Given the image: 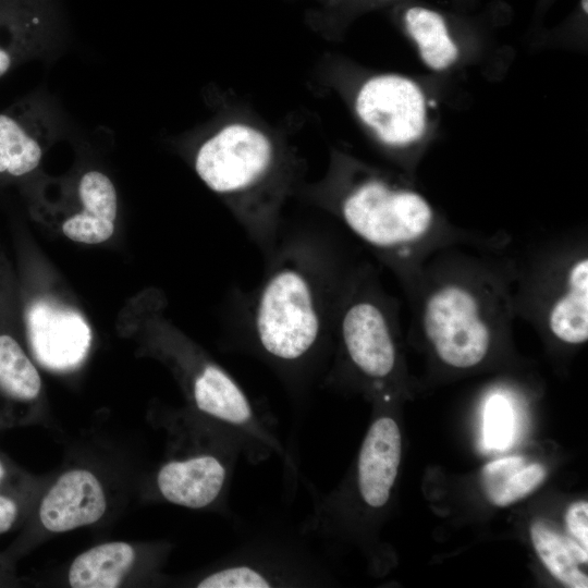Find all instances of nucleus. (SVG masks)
I'll use <instances>...</instances> for the list:
<instances>
[{
  "instance_id": "nucleus-1",
  "label": "nucleus",
  "mask_w": 588,
  "mask_h": 588,
  "mask_svg": "<svg viewBox=\"0 0 588 588\" xmlns=\"http://www.w3.org/2000/svg\"><path fill=\"white\" fill-rule=\"evenodd\" d=\"M360 258L334 231H284L259 283L231 294V345L297 399L322 382L345 283Z\"/></svg>"
},
{
  "instance_id": "nucleus-12",
  "label": "nucleus",
  "mask_w": 588,
  "mask_h": 588,
  "mask_svg": "<svg viewBox=\"0 0 588 588\" xmlns=\"http://www.w3.org/2000/svg\"><path fill=\"white\" fill-rule=\"evenodd\" d=\"M106 510L98 479L88 470L63 474L44 498L39 517L50 531L62 532L97 522Z\"/></svg>"
},
{
  "instance_id": "nucleus-18",
  "label": "nucleus",
  "mask_w": 588,
  "mask_h": 588,
  "mask_svg": "<svg viewBox=\"0 0 588 588\" xmlns=\"http://www.w3.org/2000/svg\"><path fill=\"white\" fill-rule=\"evenodd\" d=\"M40 377L17 342L0 335V388L19 400H33L40 391Z\"/></svg>"
},
{
  "instance_id": "nucleus-9",
  "label": "nucleus",
  "mask_w": 588,
  "mask_h": 588,
  "mask_svg": "<svg viewBox=\"0 0 588 588\" xmlns=\"http://www.w3.org/2000/svg\"><path fill=\"white\" fill-rule=\"evenodd\" d=\"M241 456L243 448L233 440L211 452L171 460L157 474L159 492L167 501L188 509L222 504Z\"/></svg>"
},
{
  "instance_id": "nucleus-17",
  "label": "nucleus",
  "mask_w": 588,
  "mask_h": 588,
  "mask_svg": "<svg viewBox=\"0 0 588 588\" xmlns=\"http://www.w3.org/2000/svg\"><path fill=\"white\" fill-rule=\"evenodd\" d=\"M42 157L37 135L19 110L0 112V174L23 176L35 170Z\"/></svg>"
},
{
  "instance_id": "nucleus-11",
  "label": "nucleus",
  "mask_w": 588,
  "mask_h": 588,
  "mask_svg": "<svg viewBox=\"0 0 588 588\" xmlns=\"http://www.w3.org/2000/svg\"><path fill=\"white\" fill-rule=\"evenodd\" d=\"M402 441L397 422L377 417L362 443L355 468V491L362 503L380 510L390 500L401 463Z\"/></svg>"
},
{
  "instance_id": "nucleus-21",
  "label": "nucleus",
  "mask_w": 588,
  "mask_h": 588,
  "mask_svg": "<svg viewBox=\"0 0 588 588\" xmlns=\"http://www.w3.org/2000/svg\"><path fill=\"white\" fill-rule=\"evenodd\" d=\"M15 12L0 7V78L16 64L26 51L27 33Z\"/></svg>"
},
{
  "instance_id": "nucleus-6",
  "label": "nucleus",
  "mask_w": 588,
  "mask_h": 588,
  "mask_svg": "<svg viewBox=\"0 0 588 588\" xmlns=\"http://www.w3.org/2000/svg\"><path fill=\"white\" fill-rule=\"evenodd\" d=\"M516 318L565 346L588 340V243L584 231L563 233L515 255Z\"/></svg>"
},
{
  "instance_id": "nucleus-7",
  "label": "nucleus",
  "mask_w": 588,
  "mask_h": 588,
  "mask_svg": "<svg viewBox=\"0 0 588 588\" xmlns=\"http://www.w3.org/2000/svg\"><path fill=\"white\" fill-rule=\"evenodd\" d=\"M322 584V565L303 548L281 540H255L231 552L198 588L308 587Z\"/></svg>"
},
{
  "instance_id": "nucleus-22",
  "label": "nucleus",
  "mask_w": 588,
  "mask_h": 588,
  "mask_svg": "<svg viewBox=\"0 0 588 588\" xmlns=\"http://www.w3.org/2000/svg\"><path fill=\"white\" fill-rule=\"evenodd\" d=\"M62 230L73 241L98 244L111 237L114 231V222L97 218L82 210L69 218L63 223Z\"/></svg>"
},
{
  "instance_id": "nucleus-24",
  "label": "nucleus",
  "mask_w": 588,
  "mask_h": 588,
  "mask_svg": "<svg viewBox=\"0 0 588 588\" xmlns=\"http://www.w3.org/2000/svg\"><path fill=\"white\" fill-rule=\"evenodd\" d=\"M17 514L15 503L0 495V534L7 531L14 523Z\"/></svg>"
},
{
  "instance_id": "nucleus-10",
  "label": "nucleus",
  "mask_w": 588,
  "mask_h": 588,
  "mask_svg": "<svg viewBox=\"0 0 588 588\" xmlns=\"http://www.w3.org/2000/svg\"><path fill=\"white\" fill-rule=\"evenodd\" d=\"M25 318L30 348L42 367L64 371L84 360L91 334L76 310L49 299H37L28 306Z\"/></svg>"
},
{
  "instance_id": "nucleus-8",
  "label": "nucleus",
  "mask_w": 588,
  "mask_h": 588,
  "mask_svg": "<svg viewBox=\"0 0 588 588\" xmlns=\"http://www.w3.org/2000/svg\"><path fill=\"white\" fill-rule=\"evenodd\" d=\"M355 108L360 120L390 147H409L426 132V96L420 86L406 76L370 77L359 88Z\"/></svg>"
},
{
  "instance_id": "nucleus-13",
  "label": "nucleus",
  "mask_w": 588,
  "mask_h": 588,
  "mask_svg": "<svg viewBox=\"0 0 588 588\" xmlns=\"http://www.w3.org/2000/svg\"><path fill=\"white\" fill-rule=\"evenodd\" d=\"M534 548L547 569L563 585L587 588L588 549L539 519L530 525Z\"/></svg>"
},
{
  "instance_id": "nucleus-2",
  "label": "nucleus",
  "mask_w": 588,
  "mask_h": 588,
  "mask_svg": "<svg viewBox=\"0 0 588 588\" xmlns=\"http://www.w3.org/2000/svg\"><path fill=\"white\" fill-rule=\"evenodd\" d=\"M516 272L505 233L434 253L405 293L411 322L437 359L455 370L487 360L516 319Z\"/></svg>"
},
{
  "instance_id": "nucleus-3",
  "label": "nucleus",
  "mask_w": 588,
  "mask_h": 588,
  "mask_svg": "<svg viewBox=\"0 0 588 588\" xmlns=\"http://www.w3.org/2000/svg\"><path fill=\"white\" fill-rule=\"evenodd\" d=\"M316 197L404 294L434 253L488 236L453 224L406 180L353 163L336 167Z\"/></svg>"
},
{
  "instance_id": "nucleus-14",
  "label": "nucleus",
  "mask_w": 588,
  "mask_h": 588,
  "mask_svg": "<svg viewBox=\"0 0 588 588\" xmlns=\"http://www.w3.org/2000/svg\"><path fill=\"white\" fill-rule=\"evenodd\" d=\"M539 463L523 456H509L487 464L481 471V487L490 503L507 506L535 491L546 479Z\"/></svg>"
},
{
  "instance_id": "nucleus-4",
  "label": "nucleus",
  "mask_w": 588,
  "mask_h": 588,
  "mask_svg": "<svg viewBox=\"0 0 588 588\" xmlns=\"http://www.w3.org/2000/svg\"><path fill=\"white\" fill-rule=\"evenodd\" d=\"M195 170L230 204L248 238L268 257L282 233L280 208L291 174L271 140L260 131L231 124L198 148Z\"/></svg>"
},
{
  "instance_id": "nucleus-16",
  "label": "nucleus",
  "mask_w": 588,
  "mask_h": 588,
  "mask_svg": "<svg viewBox=\"0 0 588 588\" xmlns=\"http://www.w3.org/2000/svg\"><path fill=\"white\" fill-rule=\"evenodd\" d=\"M404 21L421 60L428 68L443 71L455 63L458 58L457 46L449 34L444 19L438 12L413 7L406 11Z\"/></svg>"
},
{
  "instance_id": "nucleus-25",
  "label": "nucleus",
  "mask_w": 588,
  "mask_h": 588,
  "mask_svg": "<svg viewBox=\"0 0 588 588\" xmlns=\"http://www.w3.org/2000/svg\"><path fill=\"white\" fill-rule=\"evenodd\" d=\"M581 7H583V10L587 13V11H588L587 0H581Z\"/></svg>"
},
{
  "instance_id": "nucleus-20",
  "label": "nucleus",
  "mask_w": 588,
  "mask_h": 588,
  "mask_svg": "<svg viewBox=\"0 0 588 588\" xmlns=\"http://www.w3.org/2000/svg\"><path fill=\"white\" fill-rule=\"evenodd\" d=\"M78 196L84 211L114 222L118 199L114 185L107 175L99 171L85 173L78 184Z\"/></svg>"
},
{
  "instance_id": "nucleus-23",
  "label": "nucleus",
  "mask_w": 588,
  "mask_h": 588,
  "mask_svg": "<svg viewBox=\"0 0 588 588\" xmlns=\"http://www.w3.org/2000/svg\"><path fill=\"white\" fill-rule=\"evenodd\" d=\"M565 524L569 537L588 549V503L577 501L565 513Z\"/></svg>"
},
{
  "instance_id": "nucleus-19",
  "label": "nucleus",
  "mask_w": 588,
  "mask_h": 588,
  "mask_svg": "<svg viewBox=\"0 0 588 588\" xmlns=\"http://www.w3.org/2000/svg\"><path fill=\"white\" fill-rule=\"evenodd\" d=\"M514 411L510 399L501 390L487 397L483 411V439L491 450H504L512 441Z\"/></svg>"
},
{
  "instance_id": "nucleus-26",
  "label": "nucleus",
  "mask_w": 588,
  "mask_h": 588,
  "mask_svg": "<svg viewBox=\"0 0 588 588\" xmlns=\"http://www.w3.org/2000/svg\"><path fill=\"white\" fill-rule=\"evenodd\" d=\"M3 475H4V469L0 463V479L3 477Z\"/></svg>"
},
{
  "instance_id": "nucleus-15",
  "label": "nucleus",
  "mask_w": 588,
  "mask_h": 588,
  "mask_svg": "<svg viewBox=\"0 0 588 588\" xmlns=\"http://www.w3.org/2000/svg\"><path fill=\"white\" fill-rule=\"evenodd\" d=\"M135 559L125 542H108L94 547L72 563L69 583L74 588H114L130 571Z\"/></svg>"
},
{
  "instance_id": "nucleus-5",
  "label": "nucleus",
  "mask_w": 588,
  "mask_h": 588,
  "mask_svg": "<svg viewBox=\"0 0 588 588\" xmlns=\"http://www.w3.org/2000/svg\"><path fill=\"white\" fill-rule=\"evenodd\" d=\"M400 302L385 290L376 267L359 259L340 298L331 364L321 385L347 372L373 395L391 401L389 388L400 367Z\"/></svg>"
}]
</instances>
